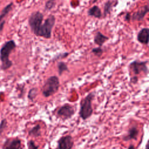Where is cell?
<instances>
[{"instance_id": "8992f818", "label": "cell", "mask_w": 149, "mask_h": 149, "mask_svg": "<svg viewBox=\"0 0 149 149\" xmlns=\"http://www.w3.org/2000/svg\"><path fill=\"white\" fill-rule=\"evenodd\" d=\"M148 61H140L134 60L130 63L129 65V69L135 75H137L141 73L148 74V69L147 67Z\"/></svg>"}, {"instance_id": "ac0fdd59", "label": "cell", "mask_w": 149, "mask_h": 149, "mask_svg": "<svg viewBox=\"0 0 149 149\" xmlns=\"http://www.w3.org/2000/svg\"><path fill=\"white\" fill-rule=\"evenodd\" d=\"M113 7V2L109 0L107 1L104 5V16L106 17L108 15L111 13V11Z\"/></svg>"}, {"instance_id": "8fae6325", "label": "cell", "mask_w": 149, "mask_h": 149, "mask_svg": "<svg viewBox=\"0 0 149 149\" xmlns=\"http://www.w3.org/2000/svg\"><path fill=\"white\" fill-rule=\"evenodd\" d=\"M148 36H149V29L147 27L141 29L137 35V41L143 44L148 45Z\"/></svg>"}, {"instance_id": "2e32d148", "label": "cell", "mask_w": 149, "mask_h": 149, "mask_svg": "<svg viewBox=\"0 0 149 149\" xmlns=\"http://www.w3.org/2000/svg\"><path fill=\"white\" fill-rule=\"evenodd\" d=\"M13 5V3L12 2H11L3 8V9L2 10L1 14H0V22H2L3 20V19L6 17V16L12 10Z\"/></svg>"}, {"instance_id": "7c38bea8", "label": "cell", "mask_w": 149, "mask_h": 149, "mask_svg": "<svg viewBox=\"0 0 149 149\" xmlns=\"http://www.w3.org/2000/svg\"><path fill=\"white\" fill-rule=\"evenodd\" d=\"M139 133V131L137 127L136 126H133L128 129L127 134L122 137V140L126 141L130 140H136L137 139Z\"/></svg>"}, {"instance_id": "7402d4cb", "label": "cell", "mask_w": 149, "mask_h": 149, "mask_svg": "<svg viewBox=\"0 0 149 149\" xmlns=\"http://www.w3.org/2000/svg\"><path fill=\"white\" fill-rule=\"evenodd\" d=\"M28 149H38L39 146H37L33 140H30L27 142Z\"/></svg>"}, {"instance_id": "484cf974", "label": "cell", "mask_w": 149, "mask_h": 149, "mask_svg": "<svg viewBox=\"0 0 149 149\" xmlns=\"http://www.w3.org/2000/svg\"><path fill=\"white\" fill-rule=\"evenodd\" d=\"M5 23V21L4 20H2L1 23H0V33L2 31L3 29V27H4V24Z\"/></svg>"}, {"instance_id": "603a6c76", "label": "cell", "mask_w": 149, "mask_h": 149, "mask_svg": "<svg viewBox=\"0 0 149 149\" xmlns=\"http://www.w3.org/2000/svg\"><path fill=\"white\" fill-rule=\"evenodd\" d=\"M7 127V120L6 119H3L0 123V135L3 132Z\"/></svg>"}, {"instance_id": "9a60e30c", "label": "cell", "mask_w": 149, "mask_h": 149, "mask_svg": "<svg viewBox=\"0 0 149 149\" xmlns=\"http://www.w3.org/2000/svg\"><path fill=\"white\" fill-rule=\"evenodd\" d=\"M28 134L30 136L33 137H38L41 136V126L38 124L31 127L28 132Z\"/></svg>"}, {"instance_id": "cb8c5ba5", "label": "cell", "mask_w": 149, "mask_h": 149, "mask_svg": "<svg viewBox=\"0 0 149 149\" xmlns=\"http://www.w3.org/2000/svg\"><path fill=\"white\" fill-rule=\"evenodd\" d=\"M138 81V78L137 76H133L130 78V82L133 84H136Z\"/></svg>"}, {"instance_id": "e0dca14e", "label": "cell", "mask_w": 149, "mask_h": 149, "mask_svg": "<svg viewBox=\"0 0 149 149\" xmlns=\"http://www.w3.org/2000/svg\"><path fill=\"white\" fill-rule=\"evenodd\" d=\"M57 67H58V74L59 76H61L63 74V73H64V72L69 71L66 63L64 62H62V61L59 62L57 64Z\"/></svg>"}, {"instance_id": "d4e9b609", "label": "cell", "mask_w": 149, "mask_h": 149, "mask_svg": "<svg viewBox=\"0 0 149 149\" xmlns=\"http://www.w3.org/2000/svg\"><path fill=\"white\" fill-rule=\"evenodd\" d=\"M131 19V16L129 13H127L125 16V20L126 21H129Z\"/></svg>"}, {"instance_id": "7a4b0ae2", "label": "cell", "mask_w": 149, "mask_h": 149, "mask_svg": "<svg viewBox=\"0 0 149 149\" xmlns=\"http://www.w3.org/2000/svg\"><path fill=\"white\" fill-rule=\"evenodd\" d=\"M94 97L95 93L91 92L80 101L79 115L82 120H86L93 115V108L92 107V101Z\"/></svg>"}, {"instance_id": "f546056e", "label": "cell", "mask_w": 149, "mask_h": 149, "mask_svg": "<svg viewBox=\"0 0 149 149\" xmlns=\"http://www.w3.org/2000/svg\"><path fill=\"white\" fill-rule=\"evenodd\" d=\"M0 107H1V102H0Z\"/></svg>"}, {"instance_id": "9c48e42d", "label": "cell", "mask_w": 149, "mask_h": 149, "mask_svg": "<svg viewBox=\"0 0 149 149\" xmlns=\"http://www.w3.org/2000/svg\"><path fill=\"white\" fill-rule=\"evenodd\" d=\"M58 149H72L74 141L71 135L68 134L61 137L58 141Z\"/></svg>"}, {"instance_id": "44dd1931", "label": "cell", "mask_w": 149, "mask_h": 149, "mask_svg": "<svg viewBox=\"0 0 149 149\" xmlns=\"http://www.w3.org/2000/svg\"><path fill=\"white\" fill-rule=\"evenodd\" d=\"M91 52L96 56L100 57L102 56L103 54V49L101 48V47H98L95 48H93L91 49Z\"/></svg>"}, {"instance_id": "5b68a950", "label": "cell", "mask_w": 149, "mask_h": 149, "mask_svg": "<svg viewBox=\"0 0 149 149\" xmlns=\"http://www.w3.org/2000/svg\"><path fill=\"white\" fill-rule=\"evenodd\" d=\"M44 19V15L40 11L32 12L30 15L28 20L29 25L31 32L37 36L38 30L41 27Z\"/></svg>"}, {"instance_id": "277c9868", "label": "cell", "mask_w": 149, "mask_h": 149, "mask_svg": "<svg viewBox=\"0 0 149 149\" xmlns=\"http://www.w3.org/2000/svg\"><path fill=\"white\" fill-rule=\"evenodd\" d=\"M55 22L56 18L55 16L49 15L40 27L37 36L42 37L46 39L51 38L52 31L55 26Z\"/></svg>"}, {"instance_id": "5bb4252c", "label": "cell", "mask_w": 149, "mask_h": 149, "mask_svg": "<svg viewBox=\"0 0 149 149\" xmlns=\"http://www.w3.org/2000/svg\"><path fill=\"white\" fill-rule=\"evenodd\" d=\"M87 15L97 19H100L102 16L101 10L97 5H94L90 8L87 11Z\"/></svg>"}, {"instance_id": "ffe728a7", "label": "cell", "mask_w": 149, "mask_h": 149, "mask_svg": "<svg viewBox=\"0 0 149 149\" xmlns=\"http://www.w3.org/2000/svg\"><path fill=\"white\" fill-rule=\"evenodd\" d=\"M56 4V0H48L45 3V9L47 10H51Z\"/></svg>"}, {"instance_id": "6da1fadb", "label": "cell", "mask_w": 149, "mask_h": 149, "mask_svg": "<svg viewBox=\"0 0 149 149\" xmlns=\"http://www.w3.org/2000/svg\"><path fill=\"white\" fill-rule=\"evenodd\" d=\"M16 47L14 40H10L3 44L0 49V59L1 61V68L3 70L9 69L13 65L12 62L9 59V55Z\"/></svg>"}, {"instance_id": "4fadbf2b", "label": "cell", "mask_w": 149, "mask_h": 149, "mask_svg": "<svg viewBox=\"0 0 149 149\" xmlns=\"http://www.w3.org/2000/svg\"><path fill=\"white\" fill-rule=\"evenodd\" d=\"M109 40V37L103 34L100 31H97L94 37V42L98 45V47H101L104 44Z\"/></svg>"}, {"instance_id": "3957f363", "label": "cell", "mask_w": 149, "mask_h": 149, "mask_svg": "<svg viewBox=\"0 0 149 149\" xmlns=\"http://www.w3.org/2000/svg\"><path fill=\"white\" fill-rule=\"evenodd\" d=\"M60 82L56 76H49L45 81L41 88L42 95L48 98L56 93L59 88Z\"/></svg>"}, {"instance_id": "52a82bcc", "label": "cell", "mask_w": 149, "mask_h": 149, "mask_svg": "<svg viewBox=\"0 0 149 149\" xmlns=\"http://www.w3.org/2000/svg\"><path fill=\"white\" fill-rule=\"evenodd\" d=\"M75 113L74 107L69 104H65L61 106L56 111V115L63 120L70 119Z\"/></svg>"}, {"instance_id": "ba28073f", "label": "cell", "mask_w": 149, "mask_h": 149, "mask_svg": "<svg viewBox=\"0 0 149 149\" xmlns=\"http://www.w3.org/2000/svg\"><path fill=\"white\" fill-rule=\"evenodd\" d=\"M2 149H23V147L19 138H8L3 143Z\"/></svg>"}, {"instance_id": "4316f807", "label": "cell", "mask_w": 149, "mask_h": 149, "mask_svg": "<svg viewBox=\"0 0 149 149\" xmlns=\"http://www.w3.org/2000/svg\"><path fill=\"white\" fill-rule=\"evenodd\" d=\"M127 149H135V147H134V145L130 144V145H129V146L128 147Z\"/></svg>"}, {"instance_id": "83f0119b", "label": "cell", "mask_w": 149, "mask_h": 149, "mask_svg": "<svg viewBox=\"0 0 149 149\" xmlns=\"http://www.w3.org/2000/svg\"><path fill=\"white\" fill-rule=\"evenodd\" d=\"M145 149H148V143L147 141V143L146 144V148Z\"/></svg>"}, {"instance_id": "30bf717a", "label": "cell", "mask_w": 149, "mask_h": 149, "mask_svg": "<svg viewBox=\"0 0 149 149\" xmlns=\"http://www.w3.org/2000/svg\"><path fill=\"white\" fill-rule=\"evenodd\" d=\"M149 12V6L148 5L143 6L139 10L133 13L131 16V19L133 21H142L145 16Z\"/></svg>"}, {"instance_id": "f1b7e54d", "label": "cell", "mask_w": 149, "mask_h": 149, "mask_svg": "<svg viewBox=\"0 0 149 149\" xmlns=\"http://www.w3.org/2000/svg\"><path fill=\"white\" fill-rule=\"evenodd\" d=\"M97 1V0H94V1H93V3H95V2H96V1Z\"/></svg>"}, {"instance_id": "d6986e66", "label": "cell", "mask_w": 149, "mask_h": 149, "mask_svg": "<svg viewBox=\"0 0 149 149\" xmlns=\"http://www.w3.org/2000/svg\"><path fill=\"white\" fill-rule=\"evenodd\" d=\"M37 95V88L36 87H33L29 90L28 93L27 97L29 100L33 101L36 98Z\"/></svg>"}]
</instances>
